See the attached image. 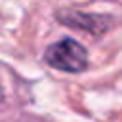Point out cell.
Masks as SVG:
<instances>
[{
  "mask_svg": "<svg viewBox=\"0 0 122 122\" xmlns=\"http://www.w3.org/2000/svg\"><path fill=\"white\" fill-rule=\"evenodd\" d=\"M44 61L63 72H82L88 69V50L74 38H61L44 51Z\"/></svg>",
  "mask_w": 122,
  "mask_h": 122,
  "instance_id": "cell-1",
  "label": "cell"
},
{
  "mask_svg": "<svg viewBox=\"0 0 122 122\" xmlns=\"http://www.w3.org/2000/svg\"><path fill=\"white\" fill-rule=\"evenodd\" d=\"M55 17L61 25L82 30V32H88L92 36H103L114 25V19L111 15L86 13V11H78V10H59L55 13Z\"/></svg>",
  "mask_w": 122,
  "mask_h": 122,
  "instance_id": "cell-2",
  "label": "cell"
},
{
  "mask_svg": "<svg viewBox=\"0 0 122 122\" xmlns=\"http://www.w3.org/2000/svg\"><path fill=\"white\" fill-rule=\"evenodd\" d=\"M4 101V92H2V88H0V103Z\"/></svg>",
  "mask_w": 122,
  "mask_h": 122,
  "instance_id": "cell-3",
  "label": "cell"
}]
</instances>
